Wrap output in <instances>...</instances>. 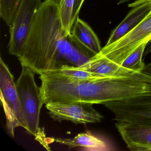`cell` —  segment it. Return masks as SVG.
<instances>
[{
  "instance_id": "cell-1",
  "label": "cell",
  "mask_w": 151,
  "mask_h": 151,
  "mask_svg": "<svg viewBox=\"0 0 151 151\" xmlns=\"http://www.w3.org/2000/svg\"><path fill=\"white\" fill-rule=\"evenodd\" d=\"M91 56L82 52L63 27L59 3L45 0L36 13L22 52V66L41 75L65 65L78 67Z\"/></svg>"
},
{
  "instance_id": "cell-2",
  "label": "cell",
  "mask_w": 151,
  "mask_h": 151,
  "mask_svg": "<svg viewBox=\"0 0 151 151\" xmlns=\"http://www.w3.org/2000/svg\"><path fill=\"white\" fill-rule=\"evenodd\" d=\"M151 41V10L131 31L98 54V64L103 75L113 77H126L122 65L127 58L145 42Z\"/></svg>"
},
{
  "instance_id": "cell-3",
  "label": "cell",
  "mask_w": 151,
  "mask_h": 151,
  "mask_svg": "<svg viewBox=\"0 0 151 151\" xmlns=\"http://www.w3.org/2000/svg\"><path fill=\"white\" fill-rule=\"evenodd\" d=\"M0 99L9 135L14 137L17 127H22L27 131L28 124L17 90L14 77L1 57L0 58Z\"/></svg>"
},
{
  "instance_id": "cell-4",
  "label": "cell",
  "mask_w": 151,
  "mask_h": 151,
  "mask_svg": "<svg viewBox=\"0 0 151 151\" xmlns=\"http://www.w3.org/2000/svg\"><path fill=\"white\" fill-rule=\"evenodd\" d=\"M36 73L29 67L22 66L21 75L16 83L17 90L28 124L27 132L36 136L39 129L40 110V87L35 81Z\"/></svg>"
},
{
  "instance_id": "cell-5",
  "label": "cell",
  "mask_w": 151,
  "mask_h": 151,
  "mask_svg": "<svg viewBox=\"0 0 151 151\" xmlns=\"http://www.w3.org/2000/svg\"><path fill=\"white\" fill-rule=\"evenodd\" d=\"M41 0H21L14 18L9 27V52L20 56L36 13L42 4Z\"/></svg>"
},
{
  "instance_id": "cell-6",
  "label": "cell",
  "mask_w": 151,
  "mask_h": 151,
  "mask_svg": "<svg viewBox=\"0 0 151 151\" xmlns=\"http://www.w3.org/2000/svg\"><path fill=\"white\" fill-rule=\"evenodd\" d=\"M117 122L151 125V93L103 104Z\"/></svg>"
},
{
  "instance_id": "cell-7",
  "label": "cell",
  "mask_w": 151,
  "mask_h": 151,
  "mask_svg": "<svg viewBox=\"0 0 151 151\" xmlns=\"http://www.w3.org/2000/svg\"><path fill=\"white\" fill-rule=\"evenodd\" d=\"M93 106L87 103H49L45 107L54 121H69L76 124L101 122L103 116Z\"/></svg>"
},
{
  "instance_id": "cell-8",
  "label": "cell",
  "mask_w": 151,
  "mask_h": 151,
  "mask_svg": "<svg viewBox=\"0 0 151 151\" xmlns=\"http://www.w3.org/2000/svg\"><path fill=\"white\" fill-rule=\"evenodd\" d=\"M116 128L129 150L151 151V125L117 122Z\"/></svg>"
},
{
  "instance_id": "cell-9",
  "label": "cell",
  "mask_w": 151,
  "mask_h": 151,
  "mask_svg": "<svg viewBox=\"0 0 151 151\" xmlns=\"http://www.w3.org/2000/svg\"><path fill=\"white\" fill-rule=\"evenodd\" d=\"M70 37L82 52L91 57L99 53L102 49L97 35L90 25L79 17L72 26Z\"/></svg>"
},
{
  "instance_id": "cell-10",
  "label": "cell",
  "mask_w": 151,
  "mask_h": 151,
  "mask_svg": "<svg viewBox=\"0 0 151 151\" xmlns=\"http://www.w3.org/2000/svg\"><path fill=\"white\" fill-rule=\"evenodd\" d=\"M132 9L122 22L112 32L106 45H109L122 37L135 28L151 10L148 2L137 0L128 5Z\"/></svg>"
},
{
  "instance_id": "cell-11",
  "label": "cell",
  "mask_w": 151,
  "mask_h": 151,
  "mask_svg": "<svg viewBox=\"0 0 151 151\" xmlns=\"http://www.w3.org/2000/svg\"><path fill=\"white\" fill-rule=\"evenodd\" d=\"M55 140L57 143L68 146L69 149L79 147L87 150L102 151L106 150L107 147L104 140L89 132L79 133L72 139L58 138Z\"/></svg>"
},
{
  "instance_id": "cell-12",
  "label": "cell",
  "mask_w": 151,
  "mask_h": 151,
  "mask_svg": "<svg viewBox=\"0 0 151 151\" xmlns=\"http://www.w3.org/2000/svg\"><path fill=\"white\" fill-rule=\"evenodd\" d=\"M51 72H56L66 76L79 79H97L102 78L110 77L90 71L81 70L76 67L70 65L63 66L58 69Z\"/></svg>"
},
{
  "instance_id": "cell-13",
  "label": "cell",
  "mask_w": 151,
  "mask_h": 151,
  "mask_svg": "<svg viewBox=\"0 0 151 151\" xmlns=\"http://www.w3.org/2000/svg\"><path fill=\"white\" fill-rule=\"evenodd\" d=\"M75 0H62L59 3L60 14L63 29L70 34L72 28V15Z\"/></svg>"
},
{
  "instance_id": "cell-14",
  "label": "cell",
  "mask_w": 151,
  "mask_h": 151,
  "mask_svg": "<svg viewBox=\"0 0 151 151\" xmlns=\"http://www.w3.org/2000/svg\"><path fill=\"white\" fill-rule=\"evenodd\" d=\"M85 0H75L74 8H73V13L72 15V26L74 24L75 21L78 17L79 11L83 6V3Z\"/></svg>"
},
{
  "instance_id": "cell-15",
  "label": "cell",
  "mask_w": 151,
  "mask_h": 151,
  "mask_svg": "<svg viewBox=\"0 0 151 151\" xmlns=\"http://www.w3.org/2000/svg\"><path fill=\"white\" fill-rule=\"evenodd\" d=\"M142 72L151 76V62L145 65Z\"/></svg>"
},
{
  "instance_id": "cell-16",
  "label": "cell",
  "mask_w": 151,
  "mask_h": 151,
  "mask_svg": "<svg viewBox=\"0 0 151 151\" xmlns=\"http://www.w3.org/2000/svg\"><path fill=\"white\" fill-rule=\"evenodd\" d=\"M150 54H151V41L149 42L147 45L145 50L144 52V55L146 56L147 55Z\"/></svg>"
},
{
  "instance_id": "cell-17",
  "label": "cell",
  "mask_w": 151,
  "mask_h": 151,
  "mask_svg": "<svg viewBox=\"0 0 151 151\" xmlns=\"http://www.w3.org/2000/svg\"><path fill=\"white\" fill-rule=\"evenodd\" d=\"M131 0H120L118 3V5H121V4H124L125 2H129Z\"/></svg>"
},
{
  "instance_id": "cell-18",
  "label": "cell",
  "mask_w": 151,
  "mask_h": 151,
  "mask_svg": "<svg viewBox=\"0 0 151 151\" xmlns=\"http://www.w3.org/2000/svg\"><path fill=\"white\" fill-rule=\"evenodd\" d=\"M54 1H56V2H58V3H60V2L62 0H54Z\"/></svg>"
}]
</instances>
